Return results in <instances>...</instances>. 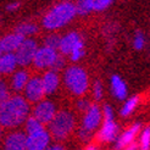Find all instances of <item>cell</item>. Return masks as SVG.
<instances>
[{
  "label": "cell",
  "instance_id": "obj_2",
  "mask_svg": "<svg viewBox=\"0 0 150 150\" xmlns=\"http://www.w3.org/2000/svg\"><path fill=\"white\" fill-rule=\"evenodd\" d=\"M77 7L71 3H61L51 9L43 20V25L47 29H57L64 27L76 16Z\"/></svg>",
  "mask_w": 150,
  "mask_h": 150
},
{
  "label": "cell",
  "instance_id": "obj_8",
  "mask_svg": "<svg viewBox=\"0 0 150 150\" xmlns=\"http://www.w3.org/2000/svg\"><path fill=\"white\" fill-rule=\"evenodd\" d=\"M49 140H50L49 133L44 129L31 133L27 136L26 149H28V150H44L49 145Z\"/></svg>",
  "mask_w": 150,
  "mask_h": 150
},
{
  "label": "cell",
  "instance_id": "obj_39",
  "mask_svg": "<svg viewBox=\"0 0 150 150\" xmlns=\"http://www.w3.org/2000/svg\"><path fill=\"white\" fill-rule=\"evenodd\" d=\"M0 126H1V123H0ZM0 134H1V129H0Z\"/></svg>",
  "mask_w": 150,
  "mask_h": 150
},
{
  "label": "cell",
  "instance_id": "obj_7",
  "mask_svg": "<svg viewBox=\"0 0 150 150\" xmlns=\"http://www.w3.org/2000/svg\"><path fill=\"white\" fill-rule=\"evenodd\" d=\"M25 94H26V99L29 101H39L44 94H45V91H44V86H43V81L39 77H33L29 78L28 83L25 88Z\"/></svg>",
  "mask_w": 150,
  "mask_h": 150
},
{
  "label": "cell",
  "instance_id": "obj_28",
  "mask_svg": "<svg viewBox=\"0 0 150 150\" xmlns=\"http://www.w3.org/2000/svg\"><path fill=\"white\" fill-rule=\"evenodd\" d=\"M145 45V38L142 33H137L133 39V47L136 50H142Z\"/></svg>",
  "mask_w": 150,
  "mask_h": 150
},
{
  "label": "cell",
  "instance_id": "obj_33",
  "mask_svg": "<svg viewBox=\"0 0 150 150\" xmlns=\"http://www.w3.org/2000/svg\"><path fill=\"white\" fill-rule=\"evenodd\" d=\"M78 108L81 109V110H88L89 109V106H91V105H89V103H88V100H79L78 101Z\"/></svg>",
  "mask_w": 150,
  "mask_h": 150
},
{
  "label": "cell",
  "instance_id": "obj_24",
  "mask_svg": "<svg viewBox=\"0 0 150 150\" xmlns=\"http://www.w3.org/2000/svg\"><path fill=\"white\" fill-rule=\"evenodd\" d=\"M83 55H84V44H83V40L81 39L72 49L70 56H71V60H73V61H78Z\"/></svg>",
  "mask_w": 150,
  "mask_h": 150
},
{
  "label": "cell",
  "instance_id": "obj_11",
  "mask_svg": "<svg viewBox=\"0 0 150 150\" xmlns=\"http://www.w3.org/2000/svg\"><path fill=\"white\" fill-rule=\"evenodd\" d=\"M117 132H118V127L114 122V118L104 120V123H103V127L99 131L98 138H99L100 142H104V143H110V142L116 139Z\"/></svg>",
  "mask_w": 150,
  "mask_h": 150
},
{
  "label": "cell",
  "instance_id": "obj_17",
  "mask_svg": "<svg viewBox=\"0 0 150 150\" xmlns=\"http://www.w3.org/2000/svg\"><path fill=\"white\" fill-rule=\"evenodd\" d=\"M111 91H112V94L115 95V98H117L118 100L126 99L127 86L122 81V78L117 76V74H114V76L111 77Z\"/></svg>",
  "mask_w": 150,
  "mask_h": 150
},
{
  "label": "cell",
  "instance_id": "obj_36",
  "mask_svg": "<svg viewBox=\"0 0 150 150\" xmlns=\"http://www.w3.org/2000/svg\"><path fill=\"white\" fill-rule=\"evenodd\" d=\"M50 149H52V150H62L64 148L61 146V145H59V144H55V145H52V146H50Z\"/></svg>",
  "mask_w": 150,
  "mask_h": 150
},
{
  "label": "cell",
  "instance_id": "obj_18",
  "mask_svg": "<svg viewBox=\"0 0 150 150\" xmlns=\"http://www.w3.org/2000/svg\"><path fill=\"white\" fill-rule=\"evenodd\" d=\"M42 81L45 94H52L59 87V76L56 74V71L51 70L45 72V74L42 77Z\"/></svg>",
  "mask_w": 150,
  "mask_h": 150
},
{
  "label": "cell",
  "instance_id": "obj_34",
  "mask_svg": "<svg viewBox=\"0 0 150 150\" xmlns=\"http://www.w3.org/2000/svg\"><path fill=\"white\" fill-rule=\"evenodd\" d=\"M18 7H20V3H12L10 5H7L6 9L9 10V11H15V10H17Z\"/></svg>",
  "mask_w": 150,
  "mask_h": 150
},
{
  "label": "cell",
  "instance_id": "obj_38",
  "mask_svg": "<svg viewBox=\"0 0 150 150\" xmlns=\"http://www.w3.org/2000/svg\"><path fill=\"white\" fill-rule=\"evenodd\" d=\"M88 149H95V146H94V145H89Z\"/></svg>",
  "mask_w": 150,
  "mask_h": 150
},
{
  "label": "cell",
  "instance_id": "obj_26",
  "mask_svg": "<svg viewBox=\"0 0 150 150\" xmlns=\"http://www.w3.org/2000/svg\"><path fill=\"white\" fill-rule=\"evenodd\" d=\"M60 43H61V38L56 34H51L49 37H47L45 42H44V45L50 47L52 49H60Z\"/></svg>",
  "mask_w": 150,
  "mask_h": 150
},
{
  "label": "cell",
  "instance_id": "obj_23",
  "mask_svg": "<svg viewBox=\"0 0 150 150\" xmlns=\"http://www.w3.org/2000/svg\"><path fill=\"white\" fill-rule=\"evenodd\" d=\"M139 148L143 150H148L150 148V127H146L142 131L139 137Z\"/></svg>",
  "mask_w": 150,
  "mask_h": 150
},
{
  "label": "cell",
  "instance_id": "obj_37",
  "mask_svg": "<svg viewBox=\"0 0 150 150\" xmlns=\"http://www.w3.org/2000/svg\"><path fill=\"white\" fill-rule=\"evenodd\" d=\"M3 52H4V50H3V47H1V42H0V56L3 55Z\"/></svg>",
  "mask_w": 150,
  "mask_h": 150
},
{
  "label": "cell",
  "instance_id": "obj_12",
  "mask_svg": "<svg viewBox=\"0 0 150 150\" xmlns=\"http://www.w3.org/2000/svg\"><path fill=\"white\" fill-rule=\"evenodd\" d=\"M140 132V125L139 123H136L133 125L132 127H129L127 131H125L121 136L118 137L117 142H116V149H123V148H127L131 143H133L136 137L138 136V133Z\"/></svg>",
  "mask_w": 150,
  "mask_h": 150
},
{
  "label": "cell",
  "instance_id": "obj_30",
  "mask_svg": "<svg viewBox=\"0 0 150 150\" xmlns=\"http://www.w3.org/2000/svg\"><path fill=\"white\" fill-rule=\"evenodd\" d=\"M93 95L96 100H100L103 98V86L100 82H95L94 88H93Z\"/></svg>",
  "mask_w": 150,
  "mask_h": 150
},
{
  "label": "cell",
  "instance_id": "obj_19",
  "mask_svg": "<svg viewBox=\"0 0 150 150\" xmlns=\"http://www.w3.org/2000/svg\"><path fill=\"white\" fill-rule=\"evenodd\" d=\"M28 81H29V77H28V73L26 71H17L12 77V82H11L12 88L15 91L20 92L22 89L26 88Z\"/></svg>",
  "mask_w": 150,
  "mask_h": 150
},
{
  "label": "cell",
  "instance_id": "obj_16",
  "mask_svg": "<svg viewBox=\"0 0 150 150\" xmlns=\"http://www.w3.org/2000/svg\"><path fill=\"white\" fill-rule=\"evenodd\" d=\"M81 40V37L76 32H71L66 34L65 37L61 38V43H60V51L65 55H70L74 45Z\"/></svg>",
  "mask_w": 150,
  "mask_h": 150
},
{
  "label": "cell",
  "instance_id": "obj_20",
  "mask_svg": "<svg viewBox=\"0 0 150 150\" xmlns=\"http://www.w3.org/2000/svg\"><path fill=\"white\" fill-rule=\"evenodd\" d=\"M138 103H139L138 96H132V98H129L128 100H127V101L123 104V106H122L121 111H120V114H121V116H123V117L129 116V115L132 114V112H133L134 110H136Z\"/></svg>",
  "mask_w": 150,
  "mask_h": 150
},
{
  "label": "cell",
  "instance_id": "obj_1",
  "mask_svg": "<svg viewBox=\"0 0 150 150\" xmlns=\"http://www.w3.org/2000/svg\"><path fill=\"white\" fill-rule=\"evenodd\" d=\"M29 105L25 98L12 96L0 104V123L3 127H17L27 120Z\"/></svg>",
  "mask_w": 150,
  "mask_h": 150
},
{
  "label": "cell",
  "instance_id": "obj_6",
  "mask_svg": "<svg viewBox=\"0 0 150 150\" xmlns=\"http://www.w3.org/2000/svg\"><path fill=\"white\" fill-rule=\"evenodd\" d=\"M57 56L59 55L56 49L44 45L42 48H38V50H37L33 64L37 69H47V67L52 66V64L56 61Z\"/></svg>",
  "mask_w": 150,
  "mask_h": 150
},
{
  "label": "cell",
  "instance_id": "obj_9",
  "mask_svg": "<svg viewBox=\"0 0 150 150\" xmlns=\"http://www.w3.org/2000/svg\"><path fill=\"white\" fill-rule=\"evenodd\" d=\"M56 115V109L55 105L51 101H40L37 106L34 108L33 116H35L42 123H50L51 120Z\"/></svg>",
  "mask_w": 150,
  "mask_h": 150
},
{
  "label": "cell",
  "instance_id": "obj_22",
  "mask_svg": "<svg viewBox=\"0 0 150 150\" xmlns=\"http://www.w3.org/2000/svg\"><path fill=\"white\" fill-rule=\"evenodd\" d=\"M76 7H77V13L87 15L91 11H93V1L92 0H78Z\"/></svg>",
  "mask_w": 150,
  "mask_h": 150
},
{
  "label": "cell",
  "instance_id": "obj_40",
  "mask_svg": "<svg viewBox=\"0 0 150 150\" xmlns=\"http://www.w3.org/2000/svg\"><path fill=\"white\" fill-rule=\"evenodd\" d=\"M0 73H1V72H0Z\"/></svg>",
  "mask_w": 150,
  "mask_h": 150
},
{
  "label": "cell",
  "instance_id": "obj_29",
  "mask_svg": "<svg viewBox=\"0 0 150 150\" xmlns=\"http://www.w3.org/2000/svg\"><path fill=\"white\" fill-rule=\"evenodd\" d=\"M9 98V91H7V87L5 84V82L0 81V104L3 101H5Z\"/></svg>",
  "mask_w": 150,
  "mask_h": 150
},
{
  "label": "cell",
  "instance_id": "obj_27",
  "mask_svg": "<svg viewBox=\"0 0 150 150\" xmlns=\"http://www.w3.org/2000/svg\"><path fill=\"white\" fill-rule=\"evenodd\" d=\"M93 1V11H103L112 4L114 0H92Z\"/></svg>",
  "mask_w": 150,
  "mask_h": 150
},
{
  "label": "cell",
  "instance_id": "obj_4",
  "mask_svg": "<svg viewBox=\"0 0 150 150\" xmlns=\"http://www.w3.org/2000/svg\"><path fill=\"white\" fill-rule=\"evenodd\" d=\"M50 133L57 139L66 138L74 127V120L70 112L61 111L55 115V117L51 120L49 123Z\"/></svg>",
  "mask_w": 150,
  "mask_h": 150
},
{
  "label": "cell",
  "instance_id": "obj_3",
  "mask_svg": "<svg viewBox=\"0 0 150 150\" xmlns=\"http://www.w3.org/2000/svg\"><path fill=\"white\" fill-rule=\"evenodd\" d=\"M65 83L76 95H83L88 89V76L83 69L77 66L70 67L65 73Z\"/></svg>",
  "mask_w": 150,
  "mask_h": 150
},
{
  "label": "cell",
  "instance_id": "obj_35",
  "mask_svg": "<svg viewBox=\"0 0 150 150\" xmlns=\"http://www.w3.org/2000/svg\"><path fill=\"white\" fill-rule=\"evenodd\" d=\"M127 149H138V144L137 143H134V142H133V143H131L128 146H127Z\"/></svg>",
  "mask_w": 150,
  "mask_h": 150
},
{
  "label": "cell",
  "instance_id": "obj_5",
  "mask_svg": "<svg viewBox=\"0 0 150 150\" xmlns=\"http://www.w3.org/2000/svg\"><path fill=\"white\" fill-rule=\"evenodd\" d=\"M38 50L37 43L32 39H25L22 42V44L18 47V49L15 51L17 57V62L21 66H27L29 64L33 62L35 52Z\"/></svg>",
  "mask_w": 150,
  "mask_h": 150
},
{
  "label": "cell",
  "instance_id": "obj_10",
  "mask_svg": "<svg viewBox=\"0 0 150 150\" xmlns=\"http://www.w3.org/2000/svg\"><path fill=\"white\" fill-rule=\"evenodd\" d=\"M103 117L104 116H103L98 105H91L86 112L84 118H83V128L91 131V132L96 129L99 127Z\"/></svg>",
  "mask_w": 150,
  "mask_h": 150
},
{
  "label": "cell",
  "instance_id": "obj_14",
  "mask_svg": "<svg viewBox=\"0 0 150 150\" xmlns=\"http://www.w3.org/2000/svg\"><path fill=\"white\" fill-rule=\"evenodd\" d=\"M26 144L27 137L23 133H12L5 139V149L7 150H23Z\"/></svg>",
  "mask_w": 150,
  "mask_h": 150
},
{
  "label": "cell",
  "instance_id": "obj_25",
  "mask_svg": "<svg viewBox=\"0 0 150 150\" xmlns=\"http://www.w3.org/2000/svg\"><path fill=\"white\" fill-rule=\"evenodd\" d=\"M16 32L22 34L23 37H27V35L34 34L37 32V26H34L32 23H22L16 28Z\"/></svg>",
  "mask_w": 150,
  "mask_h": 150
},
{
  "label": "cell",
  "instance_id": "obj_32",
  "mask_svg": "<svg viewBox=\"0 0 150 150\" xmlns=\"http://www.w3.org/2000/svg\"><path fill=\"white\" fill-rule=\"evenodd\" d=\"M62 66H64V60H62V57H61V56H57L56 61L52 64V66H51V70H52V71H59V70L62 69Z\"/></svg>",
  "mask_w": 150,
  "mask_h": 150
},
{
  "label": "cell",
  "instance_id": "obj_15",
  "mask_svg": "<svg viewBox=\"0 0 150 150\" xmlns=\"http://www.w3.org/2000/svg\"><path fill=\"white\" fill-rule=\"evenodd\" d=\"M17 65V57L16 54H13V52H5L0 56V72L1 73L7 74L13 72Z\"/></svg>",
  "mask_w": 150,
  "mask_h": 150
},
{
  "label": "cell",
  "instance_id": "obj_31",
  "mask_svg": "<svg viewBox=\"0 0 150 150\" xmlns=\"http://www.w3.org/2000/svg\"><path fill=\"white\" fill-rule=\"evenodd\" d=\"M103 116H104V120H111V118H114V111H112V109L109 106V105H105V106H104Z\"/></svg>",
  "mask_w": 150,
  "mask_h": 150
},
{
  "label": "cell",
  "instance_id": "obj_13",
  "mask_svg": "<svg viewBox=\"0 0 150 150\" xmlns=\"http://www.w3.org/2000/svg\"><path fill=\"white\" fill-rule=\"evenodd\" d=\"M25 39L26 38L23 35L16 32V33H12V34L4 37L0 42H1V47H3L4 52H13L18 49V47L21 45Z\"/></svg>",
  "mask_w": 150,
  "mask_h": 150
},
{
  "label": "cell",
  "instance_id": "obj_21",
  "mask_svg": "<svg viewBox=\"0 0 150 150\" xmlns=\"http://www.w3.org/2000/svg\"><path fill=\"white\" fill-rule=\"evenodd\" d=\"M43 125L44 123H42L35 116L27 117V120H26V131H27L28 134L34 133V132H38L40 129H44L43 128Z\"/></svg>",
  "mask_w": 150,
  "mask_h": 150
}]
</instances>
